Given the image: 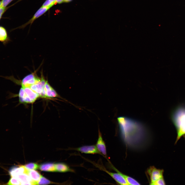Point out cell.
<instances>
[{"label":"cell","mask_w":185,"mask_h":185,"mask_svg":"<svg viewBox=\"0 0 185 185\" xmlns=\"http://www.w3.org/2000/svg\"><path fill=\"white\" fill-rule=\"evenodd\" d=\"M163 177L158 179L152 183V185H165V183Z\"/></svg>","instance_id":"21"},{"label":"cell","mask_w":185,"mask_h":185,"mask_svg":"<svg viewBox=\"0 0 185 185\" xmlns=\"http://www.w3.org/2000/svg\"><path fill=\"white\" fill-rule=\"evenodd\" d=\"M5 7H0V14L3 13L5 11Z\"/></svg>","instance_id":"24"},{"label":"cell","mask_w":185,"mask_h":185,"mask_svg":"<svg viewBox=\"0 0 185 185\" xmlns=\"http://www.w3.org/2000/svg\"><path fill=\"white\" fill-rule=\"evenodd\" d=\"M28 175L35 185L38 184L42 175L38 171L33 170H29Z\"/></svg>","instance_id":"16"},{"label":"cell","mask_w":185,"mask_h":185,"mask_svg":"<svg viewBox=\"0 0 185 185\" xmlns=\"http://www.w3.org/2000/svg\"><path fill=\"white\" fill-rule=\"evenodd\" d=\"M1 1H0V7H1Z\"/></svg>","instance_id":"28"},{"label":"cell","mask_w":185,"mask_h":185,"mask_svg":"<svg viewBox=\"0 0 185 185\" xmlns=\"http://www.w3.org/2000/svg\"><path fill=\"white\" fill-rule=\"evenodd\" d=\"M163 169H157L153 166H151L147 170V172L150 178V184L151 185L158 179L163 177Z\"/></svg>","instance_id":"3"},{"label":"cell","mask_w":185,"mask_h":185,"mask_svg":"<svg viewBox=\"0 0 185 185\" xmlns=\"http://www.w3.org/2000/svg\"><path fill=\"white\" fill-rule=\"evenodd\" d=\"M76 151L87 154H101L98 150L96 145H85L76 149Z\"/></svg>","instance_id":"7"},{"label":"cell","mask_w":185,"mask_h":185,"mask_svg":"<svg viewBox=\"0 0 185 185\" xmlns=\"http://www.w3.org/2000/svg\"><path fill=\"white\" fill-rule=\"evenodd\" d=\"M171 119L177 130L176 144L181 137L185 135V105H180L176 107L171 113Z\"/></svg>","instance_id":"2"},{"label":"cell","mask_w":185,"mask_h":185,"mask_svg":"<svg viewBox=\"0 0 185 185\" xmlns=\"http://www.w3.org/2000/svg\"><path fill=\"white\" fill-rule=\"evenodd\" d=\"M52 7L51 6L47 7L42 6L36 12L31 19L26 23L23 25L22 27H24L29 24H31L35 20L42 15Z\"/></svg>","instance_id":"9"},{"label":"cell","mask_w":185,"mask_h":185,"mask_svg":"<svg viewBox=\"0 0 185 185\" xmlns=\"http://www.w3.org/2000/svg\"><path fill=\"white\" fill-rule=\"evenodd\" d=\"M24 166L27 169L29 170H36L39 167L38 164L34 163H29Z\"/></svg>","instance_id":"19"},{"label":"cell","mask_w":185,"mask_h":185,"mask_svg":"<svg viewBox=\"0 0 185 185\" xmlns=\"http://www.w3.org/2000/svg\"><path fill=\"white\" fill-rule=\"evenodd\" d=\"M112 168L116 171L117 173H114L110 172L104 169L107 173L112 177L118 183L122 185H128L125 178L121 174L120 172L117 170L113 165H111Z\"/></svg>","instance_id":"5"},{"label":"cell","mask_w":185,"mask_h":185,"mask_svg":"<svg viewBox=\"0 0 185 185\" xmlns=\"http://www.w3.org/2000/svg\"><path fill=\"white\" fill-rule=\"evenodd\" d=\"M96 146L100 152L104 155L106 156L107 152L106 146L99 130H98V138Z\"/></svg>","instance_id":"8"},{"label":"cell","mask_w":185,"mask_h":185,"mask_svg":"<svg viewBox=\"0 0 185 185\" xmlns=\"http://www.w3.org/2000/svg\"><path fill=\"white\" fill-rule=\"evenodd\" d=\"M13 0H2L1 1V7H5Z\"/></svg>","instance_id":"23"},{"label":"cell","mask_w":185,"mask_h":185,"mask_svg":"<svg viewBox=\"0 0 185 185\" xmlns=\"http://www.w3.org/2000/svg\"><path fill=\"white\" fill-rule=\"evenodd\" d=\"M21 183L19 180L16 177H11L8 182V185H21Z\"/></svg>","instance_id":"18"},{"label":"cell","mask_w":185,"mask_h":185,"mask_svg":"<svg viewBox=\"0 0 185 185\" xmlns=\"http://www.w3.org/2000/svg\"><path fill=\"white\" fill-rule=\"evenodd\" d=\"M3 14V13H2V14H0V18H1V16H2V15Z\"/></svg>","instance_id":"27"},{"label":"cell","mask_w":185,"mask_h":185,"mask_svg":"<svg viewBox=\"0 0 185 185\" xmlns=\"http://www.w3.org/2000/svg\"><path fill=\"white\" fill-rule=\"evenodd\" d=\"M21 87L23 88L26 95L34 102L40 96L38 94L34 92L29 87Z\"/></svg>","instance_id":"15"},{"label":"cell","mask_w":185,"mask_h":185,"mask_svg":"<svg viewBox=\"0 0 185 185\" xmlns=\"http://www.w3.org/2000/svg\"><path fill=\"white\" fill-rule=\"evenodd\" d=\"M29 170L24 165L14 166L11 168L9 171V173L11 177H15L18 175L24 173L28 175Z\"/></svg>","instance_id":"6"},{"label":"cell","mask_w":185,"mask_h":185,"mask_svg":"<svg viewBox=\"0 0 185 185\" xmlns=\"http://www.w3.org/2000/svg\"><path fill=\"white\" fill-rule=\"evenodd\" d=\"M55 1L57 3L61 4L64 2L63 0H55Z\"/></svg>","instance_id":"25"},{"label":"cell","mask_w":185,"mask_h":185,"mask_svg":"<svg viewBox=\"0 0 185 185\" xmlns=\"http://www.w3.org/2000/svg\"><path fill=\"white\" fill-rule=\"evenodd\" d=\"M45 88L46 97L53 98L58 96L57 94L49 84L47 81H46Z\"/></svg>","instance_id":"12"},{"label":"cell","mask_w":185,"mask_h":185,"mask_svg":"<svg viewBox=\"0 0 185 185\" xmlns=\"http://www.w3.org/2000/svg\"><path fill=\"white\" fill-rule=\"evenodd\" d=\"M56 4L54 2H52L50 0H46L43 4L42 7H47L49 6H52L54 4Z\"/></svg>","instance_id":"22"},{"label":"cell","mask_w":185,"mask_h":185,"mask_svg":"<svg viewBox=\"0 0 185 185\" xmlns=\"http://www.w3.org/2000/svg\"><path fill=\"white\" fill-rule=\"evenodd\" d=\"M18 96L19 101L21 103H30L34 102L26 95L23 88L22 87L20 90Z\"/></svg>","instance_id":"11"},{"label":"cell","mask_w":185,"mask_h":185,"mask_svg":"<svg viewBox=\"0 0 185 185\" xmlns=\"http://www.w3.org/2000/svg\"><path fill=\"white\" fill-rule=\"evenodd\" d=\"M117 121L122 138L128 145L132 146L139 143V139L143 138L147 133L145 126L137 120L121 116L118 117Z\"/></svg>","instance_id":"1"},{"label":"cell","mask_w":185,"mask_h":185,"mask_svg":"<svg viewBox=\"0 0 185 185\" xmlns=\"http://www.w3.org/2000/svg\"><path fill=\"white\" fill-rule=\"evenodd\" d=\"M52 183H54L42 175L38 183V184L46 185Z\"/></svg>","instance_id":"20"},{"label":"cell","mask_w":185,"mask_h":185,"mask_svg":"<svg viewBox=\"0 0 185 185\" xmlns=\"http://www.w3.org/2000/svg\"><path fill=\"white\" fill-rule=\"evenodd\" d=\"M72 0H63L64 2H68L71 1Z\"/></svg>","instance_id":"26"},{"label":"cell","mask_w":185,"mask_h":185,"mask_svg":"<svg viewBox=\"0 0 185 185\" xmlns=\"http://www.w3.org/2000/svg\"><path fill=\"white\" fill-rule=\"evenodd\" d=\"M21 182V185H35L28 175L22 174L15 177Z\"/></svg>","instance_id":"10"},{"label":"cell","mask_w":185,"mask_h":185,"mask_svg":"<svg viewBox=\"0 0 185 185\" xmlns=\"http://www.w3.org/2000/svg\"><path fill=\"white\" fill-rule=\"evenodd\" d=\"M39 168L42 171L47 172H56L55 164L47 162L43 163L39 166Z\"/></svg>","instance_id":"14"},{"label":"cell","mask_w":185,"mask_h":185,"mask_svg":"<svg viewBox=\"0 0 185 185\" xmlns=\"http://www.w3.org/2000/svg\"><path fill=\"white\" fill-rule=\"evenodd\" d=\"M56 172H74V170L70 168L66 164L62 163H58L55 164Z\"/></svg>","instance_id":"13"},{"label":"cell","mask_w":185,"mask_h":185,"mask_svg":"<svg viewBox=\"0 0 185 185\" xmlns=\"http://www.w3.org/2000/svg\"><path fill=\"white\" fill-rule=\"evenodd\" d=\"M7 37V33L5 29L3 27H0V41H4Z\"/></svg>","instance_id":"17"},{"label":"cell","mask_w":185,"mask_h":185,"mask_svg":"<svg viewBox=\"0 0 185 185\" xmlns=\"http://www.w3.org/2000/svg\"><path fill=\"white\" fill-rule=\"evenodd\" d=\"M41 78H39L35 73H32L26 76L21 81L20 84L22 87H29L31 85L40 81Z\"/></svg>","instance_id":"4"}]
</instances>
